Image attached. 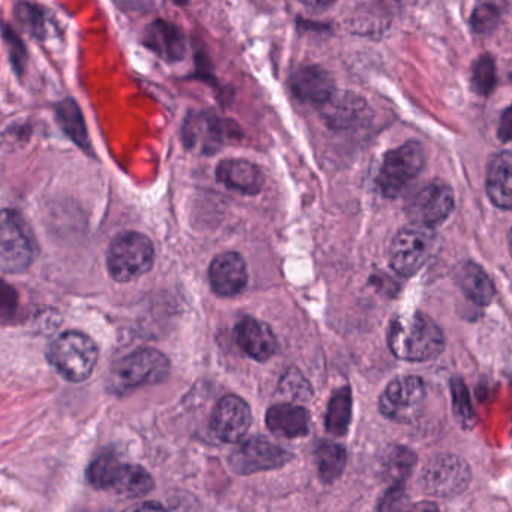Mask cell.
Returning <instances> with one entry per match:
<instances>
[{
	"mask_svg": "<svg viewBox=\"0 0 512 512\" xmlns=\"http://www.w3.org/2000/svg\"><path fill=\"white\" fill-rule=\"evenodd\" d=\"M388 345L400 360H433L444 351L445 339L441 328L423 313L396 316L388 328Z\"/></svg>",
	"mask_w": 512,
	"mask_h": 512,
	"instance_id": "obj_1",
	"label": "cell"
},
{
	"mask_svg": "<svg viewBox=\"0 0 512 512\" xmlns=\"http://www.w3.org/2000/svg\"><path fill=\"white\" fill-rule=\"evenodd\" d=\"M170 363L162 352L152 348L138 349L111 367L108 387L113 393L125 394L144 385L158 384L167 378Z\"/></svg>",
	"mask_w": 512,
	"mask_h": 512,
	"instance_id": "obj_2",
	"label": "cell"
},
{
	"mask_svg": "<svg viewBox=\"0 0 512 512\" xmlns=\"http://www.w3.org/2000/svg\"><path fill=\"white\" fill-rule=\"evenodd\" d=\"M99 352L95 342L80 331H66L60 334L50 346L48 360L63 379L69 382H83L90 378Z\"/></svg>",
	"mask_w": 512,
	"mask_h": 512,
	"instance_id": "obj_3",
	"label": "cell"
},
{
	"mask_svg": "<svg viewBox=\"0 0 512 512\" xmlns=\"http://www.w3.org/2000/svg\"><path fill=\"white\" fill-rule=\"evenodd\" d=\"M38 254L35 236L26 219L15 210H0V270L26 271Z\"/></svg>",
	"mask_w": 512,
	"mask_h": 512,
	"instance_id": "obj_4",
	"label": "cell"
},
{
	"mask_svg": "<svg viewBox=\"0 0 512 512\" xmlns=\"http://www.w3.org/2000/svg\"><path fill=\"white\" fill-rule=\"evenodd\" d=\"M155 261V248L144 234L122 233L111 240L107 252L108 273L116 282L126 283L149 273Z\"/></svg>",
	"mask_w": 512,
	"mask_h": 512,
	"instance_id": "obj_5",
	"label": "cell"
},
{
	"mask_svg": "<svg viewBox=\"0 0 512 512\" xmlns=\"http://www.w3.org/2000/svg\"><path fill=\"white\" fill-rule=\"evenodd\" d=\"M424 162L426 155L423 146L417 141H409L388 152L376 179L382 194L388 198L402 194L406 186L417 179L424 168Z\"/></svg>",
	"mask_w": 512,
	"mask_h": 512,
	"instance_id": "obj_6",
	"label": "cell"
},
{
	"mask_svg": "<svg viewBox=\"0 0 512 512\" xmlns=\"http://www.w3.org/2000/svg\"><path fill=\"white\" fill-rule=\"evenodd\" d=\"M435 242L432 228L414 224L402 228L391 243V267L400 276H414L432 255Z\"/></svg>",
	"mask_w": 512,
	"mask_h": 512,
	"instance_id": "obj_7",
	"label": "cell"
},
{
	"mask_svg": "<svg viewBox=\"0 0 512 512\" xmlns=\"http://www.w3.org/2000/svg\"><path fill=\"white\" fill-rule=\"evenodd\" d=\"M237 135L234 123L207 111L189 114L183 123V143L188 149L204 155L218 152Z\"/></svg>",
	"mask_w": 512,
	"mask_h": 512,
	"instance_id": "obj_8",
	"label": "cell"
},
{
	"mask_svg": "<svg viewBox=\"0 0 512 512\" xmlns=\"http://www.w3.org/2000/svg\"><path fill=\"white\" fill-rule=\"evenodd\" d=\"M426 400V387L417 376L394 379L379 399V411L388 420L409 423L420 415Z\"/></svg>",
	"mask_w": 512,
	"mask_h": 512,
	"instance_id": "obj_9",
	"label": "cell"
},
{
	"mask_svg": "<svg viewBox=\"0 0 512 512\" xmlns=\"http://www.w3.org/2000/svg\"><path fill=\"white\" fill-rule=\"evenodd\" d=\"M454 210V192L447 183L432 182L424 186L406 204V216L414 225L435 227Z\"/></svg>",
	"mask_w": 512,
	"mask_h": 512,
	"instance_id": "obj_10",
	"label": "cell"
},
{
	"mask_svg": "<svg viewBox=\"0 0 512 512\" xmlns=\"http://www.w3.org/2000/svg\"><path fill=\"white\" fill-rule=\"evenodd\" d=\"M292 456L279 445L268 439L255 436L242 442L231 454V469L239 475H252L256 472L282 468L291 462Z\"/></svg>",
	"mask_w": 512,
	"mask_h": 512,
	"instance_id": "obj_11",
	"label": "cell"
},
{
	"mask_svg": "<svg viewBox=\"0 0 512 512\" xmlns=\"http://www.w3.org/2000/svg\"><path fill=\"white\" fill-rule=\"evenodd\" d=\"M471 481L469 466L456 456H439L429 463L424 484L427 492L436 496H456L465 492Z\"/></svg>",
	"mask_w": 512,
	"mask_h": 512,
	"instance_id": "obj_12",
	"label": "cell"
},
{
	"mask_svg": "<svg viewBox=\"0 0 512 512\" xmlns=\"http://www.w3.org/2000/svg\"><path fill=\"white\" fill-rule=\"evenodd\" d=\"M252 424V412L248 403L242 397H222L218 405L213 409L212 426L213 433L224 442H239L245 438Z\"/></svg>",
	"mask_w": 512,
	"mask_h": 512,
	"instance_id": "obj_13",
	"label": "cell"
},
{
	"mask_svg": "<svg viewBox=\"0 0 512 512\" xmlns=\"http://www.w3.org/2000/svg\"><path fill=\"white\" fill-rule=\"evenodd\" d=\"M292 95L301 102L324 105L336 93L333 75L319 65L303 66L289 78Z\"/></svg>",
	"mask_w": 512,
	"mask_h": 512,
	"instance_id": "obj_14",
	"label": "cell"
},
{
	"mask_svg": "<svg viewBox=\"0 0 512 512\" xmlns=\"http://www.w3.org/2000/svg\"><path fill=\"white\" fill-rule=\"evenodd\" d=\"M209 280L219 297H236L248 285V267L236 252L216 256L209 268Z\"/></svg>",
	"mask_w": 512,
	"mask_h": 512,
	"instance_id": "obj_15",
	"label": "cell"
},
{
	"mask_svg": "<svg viewBox=\"0 0 512 512\" xmlns=\"http://www.w3.org/2000/svg\"><path fill=\"white\" fill-rule=\"evenodd\" d=\"M237 345L256 361H267L277 349V340L270 325L255 318H243L236 325Z\"/></svg>",
	"mask_w": 512,
	"mask_h": 512,
	"instance_id": "obj_16",
	"label": "cell"
},
{
	"mask_svg": "<svg viewBox=\"0 0 512 512\" xmlns=\"http://www.w3.org/2000/svg\"><path fill=\"white\" fill-rule=\"evenodd\" d=\"M144 45L165 62L176 63L186 54V39L174 23L156 20L144 32Z\"/></svg>",
	"mask_w": 512,
	"mask_h": 512,
	"instance_id": "obj_17",
	"label": "cell"
},
{
	"mask_svg": "<svg viewBox=\"0 0 512 512\" xmlns=\"http://www.w3.org/2000/svg\"><path fill=\"white\" fill-rule=\"evenodd\" d=\"M216 177L231 191L256 195L264 186V174L255 164L243 159H225L216 168Z\"/></svg>",
	"mask_w": 512,
	"mask_h": 512,
	"instance_id": "obj_18",
	"label": "cell"
},
{
	"mask_svg": "<svg viewBox=\"0 0 512 512\" xmlns=\"http://www.w3.org/2000/svg\"><path fill=\"white\" fill-rule=\"evenodd\" d=\"M265 423L271 433L280 438H303L309 433L310 415L303 406L280 403L268 409Z\"/></svg>",
	"mask_w": 512,
	"mask_h": 512,
	"instance_id": "obj_19",
	"label": "cell"
},
{
	"mask_svg": "<svg viewBox=\"0 0 512 512\" xmlns=\"http://www.w3.org/2000/svg\"><path fill=\"white\" fill-rule=\"evenodd\" d=\"M322 117L331 128H351L363 122L367 116V104L355 93H334L321 105Z\"/></svg>",
	"mask_w": 512,
	"mask_h": 512,
	"instance_id": "obj_20",
	"label": "cell"
},
{
	"mask_svg": "<svg viewBox=\"0 0 512 512\" xmlns=\"http://www.w3.org/2000/svg\"><path fill=\"white\" fill-rule=\"evenodd\" d=\"M487 194L499 209L512 210V153L493 156L487 171Z\"/></svg>",
	"mask_w": 512,
	"mask_h": 512,
	"instance_id": "obj_21",
	"label": "cell"
},
{
	"mask_svg": "<svg viewBox=\"0 0 512 512\" xmlns=\"http://www.w3.org/2000/svg\"><path fill=\"white\" fill-rule=\"evenodd\" d=\"M457 285L463 294L480 306H489L495 298V285L480 265L465 262L456 271Z\"/></svg>",
	"mask_w": 512,
	"mask_h": 512,
	"instance_id": "obj_22",
	"label": "cell"
},
{
	"mask_svg": "<svg viewBox=\"0 0 512 512\" xmlns=\"http://www.w3.org/2000/svg\"><path fill=\"white\" fill-rule=\"evenodd\" d=\"M155 487L152 475L138 465H120L114 477L111 490L119 493L123 498H141L152 492Z\"/></svg>",
	"mask_w": 512,
	"mask_h": 512,
	"instance_id": "obj_23",
	"label": "cell"
},
{
	"mask_svg": "<svg viewBox=\"0 0 512 512\" xmlns=\"http://www.w3.org/2000/svg\"><path fill=\"white\" fill-rule=\"evenodd\" d=\"M352 418L351 388L343 387L334 391L328 403L325 427L334 436H343L348 432Z\"/></svg>",
	"mask_w": 512,
	"mask_h": 512,
	"instance_id": "obj_24",
	"label": "cell"
},
{
	"mask_svg": "<svg viewBox=\"0 0 512 512\" xmlns=\"http://www.w3.org/2000/svg\"><path fill=\"white\" fill-rule=\"evenodd\" d=\"M346 451L342 445L322 442L316 448V465L318 474L324 483H334L345 471Z\"/></svg>",
	"mask_w": 512,
	"mask_h": 512,
	"instance_id": "obj_25",
	"label": "cell"
},
{
	"mask_svg": "<svg viewBox=\"0 0 512 512\" xmlns=\"http://www.w3.org/2000/svg\"><path fill=\"white\" fill-rule=\"evenodd\" d=\"M505 0H477L471 15V29L481 36H489L498 29L504 17Z\"/></svg>",
	"mask_w": 512,
	"mask_h": 512,
	"instance_id": "obj_26",
	"label": "cell"
},
{
	"mask_svg": "<svg viewBox=\"0 0 512 512\" xmlns=\"http://www.w3.org/2000/svg\"><path fill=\"white\" fill-rule=\"evenodd\" d=\"M120 465L122 462L114 454H99L87 469V480L90 486L98 490H111Z\"/></svg>",
	"mask_w": 512,
	"mask_h": 512,
	"instance_id": "obj_27",
	"label": "cell"
},
{
	"mask_svg": "<svg viewBox=\"0 0 512 512\" xmlns=\"http://www.w3.org/2000/svg\"><path fill=\"white\" fill-rule=\"evenodd\" d=\"M57 119H59L60 125L72 140L77 141L80 146H87V132L83 114H81L80 108L75 104L74 99H65V101L60 102L59 107H57Z\"/></svg>",
	"mask_w": 512,
	"mask_h": 512,
	"instance_id": "obj_28",
	"label": "cell"
},
{
	"mask_svg": "<svg viewBox=\"0 0 512 512\" xmlns=\"http://www.w3.org/2000/svg\"><path fill=\"white\" fill-rule=\"evenodd\" d=\"M472 89L481 96H489L496 87V63L490 54H483L472 65Z\"/></svg>",
	"mask_w": 512,
	"mask_h": 512,
	"instance_id": "obj_29",
	"label": "cell"
},
{
	"mask_svg": "<svg viewBox=\"0 0 512 512\" xmlns=\"http://www.w3.org/2000/svg\"><path fill=\"white\" fill-rule=\"evenodd\" d=\"M15 17L21 26L36 38H44L47 33V17L35 3L20 2L15 6Z\"/></svg>",
	"mask_w": 512,
	"mask_h": 512,
	"instance_id": "obj_30",
	"label": "cell"
},
{
	"mask_svg": "<svg viewBox=\"0 0 512 512\" xmlns=\"http://www.w3.org/2000/svg\"><path fill=\"white\" fill-rule=\"evenodd\" d=\"M414 463V453L406 448H396L388 457V474L396 480V483H402L414 468Z\"/></svg>",
	"mask_w": 512,
	"mask_h": 512,
	"instance_id": "obj_31",
	"label": "cell"
},
{
	"mask_svg": "<svg viewBox=\"0 0 512 512\" xmlns=\"http://www.w3.org/2000/svg\"><path fill=\"white\" fill-rule=\"evenodd\" d=\"M453 405L457 420L463 427H471L474 424V411L469 402L468 391L460 381H453Z\"/></svg>",
	"mask_w": 512,
	"mask_h": 512,
	"instance_id": "obj_32",
	"label": "cell"
},
{
	"mask_svg": "<svg viewBox=\"0 0 512 512\" xmlns=\"http://www.w3.org/2000/svg\"><path fill=\"white\" fill-rule=\"evenodd\" d=\"M2 33L6 44H8L12 66H14L15 71L23 72L27 63V51L24 48L23 41H21L20 36L14 32L12 27L5 26V24L2 26Z\"/></svg>",
	"mask_w": 512,
	"mask_h": 512,
	"instance_id": "obj_33",
	"label": "cell"
},
{
	"mask_svg": "<svg viewBox=\"0 0 512 512\" xmlns=\"http://www.w3.org/2000/svg\"><path fill=\"white\" fill-rule=\"evenodd\" d=\"M411 507L405 487L402 483H396L382 498L379 504V512H406Z\"/></svg>",
	"mask_w": 512,
	"mask_h": 512,
	"instance_id": "obj_34",
	"label": "cell"
},
{
	"mask_svg": "<svg viewBox=\"0 0 512 512\" xmlns=\"http://www.w3.org/2000/svg\"><path fill=\"white\" fill-rule=\"evenodd\" d=\"M282 388L292 399H306L310 394L309 385L303 381V378H300V375H286L282 382Z\"/></svg>",
	"mask_w": 512,
	"mask_h": 512,
	"instance_id": "obj_35",
	"label": "cell"
},
{
	"mask_svg": "<svg viewBox=\"0 0 512 512\" xmlns=\"http://www.w3.org/2000/svg\"><path fill=\"white\" fill-rule=\"evenodd\" d=\"M499 138L504 141L512 140V105L504 111L499 125Z\"/></svg>",
	"mask_w": 512,
	"mask_h": 512,
	"instance_id": "obj_36",
	"label": "cell"
},
{
	"mask_svg": "<svg viewBox=\"0 0 512 512\" xmlns=\"http://www.w3.org/2000/svg\"><path fill=\"white\" fill-rule=\"evenodd\" d=\"M14 291L9 286L0 283V312H11L12 307H15Z\"/></svg>",
	"mask_w": 512,
	"mask_h": 512,
	"instance_id": "obj_37",
	"label": "cell"
},
{
	"mask_svg": "<svg viewBox=\"0 0 512 512\" xmlns=\"http://www.w3.org/2000/svg\"><path fill=\"white\" fill-rule=\"evenodd\" d=\"M123 512H168L158 502H144V504H137L134 507L128 508Z\"/></svg>",
	"mask_w": 512,
	"mask_h": 512,
	"instance_id": "obj_38",
	"label": "cell"
},
{
	"mask_svg": "<svg viewBox=\"0 0 512 512\" xmlns=\"http://www.w3.org/2000/svg\"><path fill=\"white\" fill-rule=\"evenodd\" d=\"M304 5L309 6V8L322 9L328 8V6L336 3L337 0H300Z\"/></svg>",
	"mask_w": 512,
	"mask_h": 512,
	"instance_id": "obj_39",
	"label": "cell"
},
{
	"mask_svg": "<svg viewBox=\"0 0 512 512\" xmlns=\"http://www.w3.org/2000/svg\"><path fill=\"white\" fill-rule=\"evenodd\" d=\"M406 512H438L435 505L432 504H418L411 505Z\"/></svg>",
	"mask_w": 512,
	"mask_h": 512,
	"instance_id": "obj_40",
	"label": "cell"
},
{
	"mask_svg": "<svg viewBox=\"0 0 512 512\" xmlns=\"http://www.w3.org/2000/svg\"><path fill=\"white\" fill-rule=\"evenodd\" d=\"M174 3H177V5H185V3H188V0H173Z\"/></svg>",
	"mask_w": 512,
	"mask_h": 512,
	"instance_id": "obj_41",
	"label": "cell"
},
{
	"mask_svg": "<svg viewBox=\"0 0 512 512\" xmlns=\"http://www.w3.org/2000/svg\"><path fill=\"white\" fill-rule=\"evenodd\" d=\"M510 251H511V255H512V230L510 233Z\"/></svg>",
	"mask_w": 512,
	"mask_h": 512,
	"instance_id": "obj_42",
	"label": "cell"
},
{
	"mask_svg": "<svg viewBox=\"0 0 512 512\" xmlns=\"http://www.w3.org/2000/svg\"><path fill=\"white\" fill-rule=\"evenodd\" d=\"M510 80L512 81V69H511V72H510Z\"/></svg>",
	"mask_w": 512,
	"mask_h": 512,
	"instance_id": "obj_43",
	"label": "cell"
}]
</instances>
